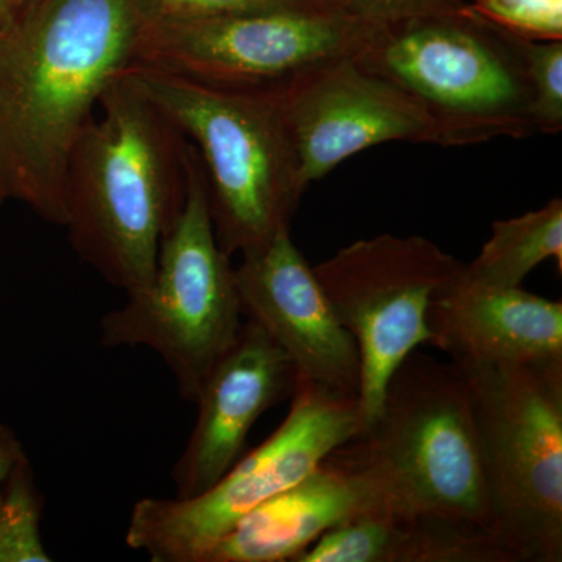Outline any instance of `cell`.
Listing matches in <instances>:
<instances>
[{
    "instance_id": "14",
    "label": "cell",
    "mask_w": 562,
    "mask_h": 562,
    "mask_svg": "<svg viewBox=\"0 0 562 562\" xmlns=\"http://www.w3.org/2000/svg\"><path fill=\"white\" fill-rule=\"evenodd\" d=\"M436 349L457 366L522 364L562 358V303L522 286H491L464 276L428 310Z\"/></svg>"
},
{
    "instance_id": "20",
    "label": "cell",
    "mask_w": 562,
    "mask_h": 562,
    "mask_svg": "<svg viewBox=\"0 0 562 562\" xmlns=\"http://www.w3.org/2000/svg\"><path fill=\"white\" fill-rule=\"evenodd\" d=\"M469 7L513 35L562 41V0H473Z\"/></svg>"
},
{
    "instance_id": "4",
    "label": "cell",
    "mask_w": 562,
    "mask_h": 562,
    "mask_svg": "<svg viewBox=\"0 0 562 562\" xmlns=\"http://www.w3.org/2000/svg\"><path fill=\"white\" fill-rule=\"evenodd\" d=\"M125 74L198 151L225 255L258 249L291 231L308 184L277 92L232 90L135 66Z\"/></svg>"
},
{
    "instance_id": "8",
    "label": "cell",
    "mask_w": 562,
    "mask_h": 562,
    "mask_svg": "<svg viewBox=\"0 0 562 562\" xmlns=\"http://www.w3.org/2000/svg\"><path fill=\"white\" fill-rule=\"evenodd\" d=\"M283 424L192 498H143L133 506L125 543L154 562H205L255 508L305 479L361 430L358 401L297 379Z\"/></svg>"
},
{
    "instance_id": "1",
    "label": "cell",
    "mask_w": 562,
    "mask_h": 562,
    "mask_svg": "<svg viewBox=\"0 0 562 562\" xmlns=\"http://www.w3.org/2000/svg\"><path fill=\"white\" fill-rule=\"evenodd\" d=\"M146 0H25L0 24V190L65 224L70 150L135 63Z\"/></svg>"
},
{
    "instance_id": "13",
    "label": "cell",
    "mask_w": 562,
    "mask_h": 562,
    "mask_svg": "<svg viewBox=\"0 0 562 562\" xmlns=\"http://www.w3.org/2000/svg\"><path fill=\"white\" fill-rule=\"evenodd\" d=\"M297 372L257 322L241 325L235 344L211 369L195 398L198 420L172 469L177 498L210 490L243 457L262 414L291 397Z\"/></svg>"
},
{
    "instance_id": "18",
    "label": "cell",
    "mask_w": 562,
    "mask_h": 562,
    "mask_svg": "<svg viewBox=\"0 0 562 562\" xmlns=\"http://www.w3.org/2000/svg\"><path fill=\"white\" fill-rule=\"evenodd\" d=\"M41 495L29 458L11 472L0 501V562H49L41 538Z\"/></svg>"
},
{
    "instance_id": "16",
    "label": "cell",
    "mask_w": 562,
    "mask_h": 562,
    "mask_svg": "<svg viewBox=\"0 0 562 562\" xmlns=\"http://www.w3.org/2000/svg\"><path fill=\"white\" fill-rule=\"evenodd\" d=\"M292 562H509L490 532L431 517L372 512L322 535Z\"/></svg>"
},
{
    "instance_id": "2",
    "label": "cell",
    "mask_w": 562,
    "mask_h": 562,
    "mask_svg": "<svg viewBox=\"0 0 562 562\" xmlns=\"http://www.w3.org/2000/svg\"><path fill=\"white\" fill-rule=\"evenodd\" d=\"M125 72L70 150L63 227L81 260L131 294L149 286L187 203L191 143Z\"/></svg>"
},
{
    "instance_id": "6",
    "label": "cell",
    "mask_w": 562,
    "mask_h": 562,
    "mask_svg": "<svg viewBox=\"0 0 562 562\" xmlns=\"http://www.w3.org/2000/svg\"><path fill=\"white\" fill-rule=\"evenodd\" d=\"M366 68L417 99L441 146L535 135L531 88L513 33L468 5L379 29L358 55Z\"/></svg>"
},
{
    "instance_id": "25",
    "label": "cell",
    "mask_w": 562,
    "mask_h": 562,
    "mask_svg": "<svg viewBox=\"0 0 562 562\" xmlns=\"http://www.w3.org/2000/svg\"><path fill=\"white\" fill-rule=\"evenodd\" d=\"M5 201H7L5 195H3L2 190H0V205H2V203Z\"/></svg>"
},
{
    "instance_id": "11",
    "label": "cell",
    "mask_w": 562,
    "mask_h": 562,
    "mask_svg": "<svg viewBox=\"0 0 562 562\" xmlns=\"http://www.w3.org/2000/svg\"><path fill=\"white\" fill-rule=\"evenodd\" d=\"M277 95L308 187L379 144H441L438 124L424 105L357 57L317 66Z\"/></svg>"
},
{
    "instance_id": "7",
    "label": "cell",
    "mask_w": 562,
    "mask_h": 562,
    "mask_svg": "<svg viewBox=\"0 0 562 562\" xmlns=\"http://www.w3.org/2000/svg\"><path fill=\"white\" fill-rule=\"evenodd\" d=\"M231 257L214 236L201 158L191 144L184 209L162 239L149 286L102 317L106 347H149L168 366L181 398L195 402L203 382L241 330Z\"/></svg>"
},
{
    "instance_id": "22",
    "label": "cell",
    "mask_w": 562,
    "mask_h": 562,
    "mask_svg": "<svg viewBox=\"0 0 562 562\" xmlns=\"http://www.w3.org/2000/svg\"><path fill=\"white\" fill-rule=\"evenodd\" d=\"M150 13L169 20H206L286 9H321L314 0H146Z\"/></svg>"
},
{
    "instance_id": "10",
    "label": "cell",
    "mask_w": 562,
    "mask_h": 562,
    "mask_svg": "<svg viewBox=\"0 0 562 562\" xmlns=\"http://www.w3.org/2000/svg\"><path fill=\"white\" fill-rule=\"evenodd\" d=\"M376 32L319 9L206 20L150 13L133 66L232 90L277 92L317 66L358 57Z\"/></svg>"
},
{
    "instance_id": "24",
    "label": "cell",
    "mask_w": 562,
    "mask_h": 562,
    "mask_svg": "<svg viewBox=\"0 0 562 562\" xmlns=\"http://www.w3.org/2000/svg\"><path fill=\"white\" fill-rule=\"evenodd\" d=\"M25 0H0V24L9 20L11 14L14 13Z\"/></svg>"
},
{
    "instance_id": "12",
    "label": "cell",
    "mask_w": 562,
    "mask_h": 562,
    "mask_svg": "<svg viewBox=\"0 0 562 562\" xmlns=\"http://www.w3.org/2000/svg\"><path fill=\"white\" fill-rule=\"evenodd\" d=\"M235 276L243 316L265 328L294 364L297 379L358 401L357 342L336 319L291 231L277 233L265 246L243 254Z\"/></svg>"
},
{
    "instance_id": "5",
    "label": "cell",
    "mask_w": 562,
    "mask_h": 562,
    "mask_svg": "<svg viewBox=\"0 0 562 562\" xmlns=\"http://www.w3.org/2000/svg\"><path fill=\"white\" fill-rule=\"evenodd\" d=\"M458 368L471 386L492 538L509 562H561L562 358Z\"/></svg>"
},
{
    "instance_id": "19",
    "label": "cell",
    "mask_w": 562,
    "mask_h": 562,
    "mask_svg": "<svg viewBox=\"0 0 562 562\" xmlns=\"http://www.w3.org/2000/svg\"><path fill=\"white\" fill-rule=\"evenodd\" d=\"M531 88L536 133L562 128V41H536L514 35Z\"/></svg>"
},
{
    "instance_id": "21",
    "label": "cell",
    "mask_w": 562,
    "mask_h": 562,
    "mask_svg": "<svg viewBox=\"0 0 562 562\" xmlns=\"http://www.w3.org/2000/svg\"><path fill=\"white\" fill-rule=\"evenodd\" d=\"M322 10L384 29L397 22L432 14L454 13L464 9V0H314Z\"/></svg>"
},
{
    "instance_id": "15",
    "label": "cell",
    "mask_w": 562,
    "mask_h": 562,
    "mask_svg": "<svg viewBox=\"0 0 562 562\" xmlns=\"http://www.w3.org/2000/svg\"><path fill=\"white\" fill-rule=\"evenodd\" d=\"M382 512L358 473L328 454L312 473L239 520L205 562H292L336 525Z\"/></svg>"
},
{
    "instance_id": "9",
    "label": "cell",
    "mask_w": 562,
    "mask_h": 562,
    "mask_svg": "<svg viewBox=\"0 0 562 562\" xmlns=\"http://www.w3.org/2000/svg\"><path fill=\"white\" fill-rule=\"evenodd\" d=\"M313 269L360 351L362 431L382 408L395 369L417 347H435L428 310L464 265L422 236L380 235L342 247Z\"/></svg>"
},
{
    "instance_id": "17",
    "label": "cell",
    "mask_w": 562,
    "mask_h": 562,
    "mask_svg": "<svg viewBox=\"0 0 562 562\" xmlns=\"http://www.w3.org/2000/svg\"><path fill=\"white\" fill-rule=\"evenodd\" d=\"M558 260L562 272V201L492 224L479 257L464 265V276L491 286H520L541 262Z\"/></svg>"
},
{
    "instance_id": "3",
    "label": "cell",
    "mask_w": 562,
    "mask_h": 562,
    "mask_svg": "<svg viewBox=\"0 0 562 562\" xmlns=\"http://www.w3.org/2000/svg\"><path fill=\"white\" fill-rule=\"evenodd\" d=\"M330 454L372 487L382 513L491 535L471 386L452 361L412 351L392 373L372 424Z\"/></svg>"
},
{
    "instance_id": "23",
    "label": "cell",
    "mask_w": 562,
    "mask_h": 562,
    "mask_svg": "<svg viewBox=\"0 0 562 562\" xmlns=\"http://www.w3.org/2000/svg\"><path fill=\"white\" fill-rule=\"evenodd\" d=\"M25 457L27 454L24 452V447L14 431L7 425L0 424V501H2L3 490H5L11 472Z\"/></svg>"
}]
</instances>
